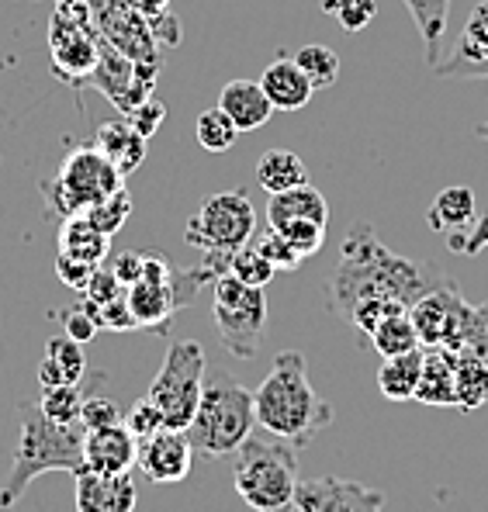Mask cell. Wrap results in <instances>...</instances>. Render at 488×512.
Here are the masks:
<instances>
[{
    "mask_svg": "<svg viewBox=\"0 0 488 512\" xmlns=\"http://www.w3.org/2000/svg\"><path fill=\"white\" fill-rule=\"evenodd\" d=\"M118 187H125V177L97 146L70 149L66 160L56 167V177L42 180L45 205L59 218L84 215L90 205H97V201H104L108 194H115Z\"/></svg>",
    "mask_w": 488,
    "mask_h": 512,
    "instance_id": "obj_6",
    "label": "cell"
},
{
    "mask_svg": "<svg viewBox=\"0 0 488 512\" xmlns=\"http://www.w3.org/2000/svg\"><path fill=\"white\" fill-rule=\"evenodd\" d=\"M236 135H239V128L232 125V118L225 115L219 104L201 111L198 125H194V139H198V146L208 149V153H225V149H232L236 146Z\"/></svg>",
    "mask_w": 488,
    "mask_h": 512,
    "instance_id": "obj_30",
    "label": "cell"
},
{
    "mask_svg": "<svg viewBox=\"0 0 488 512\" xmlns=\"http://www.w3.org/2000/svg\"><path fill=\"white\" fill-rule=\"evenodd\" d=\"M475 218H478L475 191L471 187H447V191L437 194L426 222H430L433 232H444L447 239H457V236H468Z\"/></svg>",
    "mask_w": 488,
    "mask_h": 512,
    "instance_id": "obj_21",
    "label": "cell"
},
{
    "mask_svg": "<svg viewBox=\"0 0 488 512\" xmlns=\"http://www.w3.org/2000/svg\"><path fill=\"white\" fill-rule=\"evenodd\" d=\"M295 63L302 66V73L309 77V84L315 90H326L336 84V77H340V56H336L329 45H302V49L295 52Z\"/></svg>",
    "mask_w": 488,
    "mask_h": 512,
    "instance_id": "obj_29",
    "label": "cell"
},
{
    "mask_svg": "<svg viewBox=\"0 0 488 512\" xmlns=\"http://www.w3.org/2000/svg\"><path fill=\"white\" fill-rule=\"evenodd\" d=\"M94 270L97 267H90V263H84V260H73V256L56 253V277L70 291H80V295H84V288H87V281H90V274H94Z\"/></svg>",
    "mask_w": 488,
    "mask_h": 512,
    "instance_id": "obj_44",
    "label": "cell"
},
{
    "mask_svg": "<svg viewBox=\"0 0 488 512\" xmlns=\"http://www.w3.org/2000/svg\"><path fill=\"white\" fill-rule=\"evenodd\" d=\"M77 512H132L139 488L132 474H97V471H77Z\"/></svg>",
    "mask_w": 488,
    "mask_h": 512,
    "instance_id": "obj_14",
    "label": "cell"
},
{
    "mask_svg": "<svg viewBox=\"0 0 488 512\" xmlns=\"http://www.w3.org/2000/svg\"><path fill=\"white\" fill-rule=\"evenodd\" d=\"M122 423L135 436V440H146V436H153V433H160V429H167V423H163V416H160V409H156V405L149 402V398L135 402L132 409H129V416H125Z\"/></svg>",
    "mask_w": 488,
    "mask_h": 512,
    "instance_id": "obj_40",
    "label": "cell"
},
{
    "mask_svg": "<svg viewBox=\"0 0 488 512\" xmlns=\"http://www.w3.org/2000/svg\"><path fill=\"white\" fill-rule=\"evenodd\" d=\"M94 146L115 163V170L122 173V177H132V173L142 167V160H146V139L135 132L125 115L108 118V122L97 125Z\"/></svg>",
    "mask_w": 488,
    "mask_h": 512,
    "instance_id": "obj_17",
    "label": "cell"
},
{
    "mask_svg": "<svg viewBox=\"0 0 488 512\" xmlns=\"http://www.w3.org/2000/svg\"><path fill=\"white\" fill-rule=\"evenodd\" d=\"M59 322H63V333H66V336H73V340H77V343H84V346H87L90 340H94V336H97V329H101V326H97V319L87 312L84 305H73V308H66V312L59 315Z\"/></svg>",
    "mask_w": 488,
    "mask_h": 512,
    "instance_id": "obj_43",
    "label": "cell"
},
{
    "mask_svg": "<svg viewBox=\"0 0 488 512\" xmlns=\"http://www.w3.org/2000/svg\"><path fill=\"white\" fill-rule=\"evenodd\" d=\"M454 357H478L488 364V305H471L457 343L450 346Z\"/></svg>",
    "mask_w": 488,
    "mask_h": 512,
    "instance_id": "obj_32",
    "label": "cell"
},
{
    "mask_svg": "<svg viewBox=\"0 0 488 512\" xmlns=\"http://www.w3.org/2000/svg\"><path fill=\"white\" fill-rule=\"evenodd\" d=\"M56 253L73 256V260H84L90 267H101L104 256H108V236H104L87 215H70V218H63V225H59Z\"/></svg>",
    "mask_w": 488,
    "mask_h": 512,
    "instance_id": "obj_22",
    "label": "cell"
},
{
    "mask_svg": "<svg viewBox=\"0 0 488 512\" xmlns=\"http://www.w3.org/2000/svg\"><path fill=\"white\" fill-rule=\"evenodd\" d=\"M257 426V412H253V391L239 384L232 374H212L205 378L201 388L198 409L187 426V440H191L198 457H225L236 454L246 443V436Z\"/></svg>",
    "mask_w": 488,
    "mask_h": 512,
    "instance_id": "obj_5",
    "label": "cell"
},
{
    "mask_svg": "<svg viewBox=\"0 0 488 512\" xmlns=\"http://www.w3.org/2000/svg\"><path fill=\"white\" fill-rule=\"evenodd\" d=\"M471 305L464 301V295L457 291L454 281H444L440 288L426 291L416 305L409 308V319L419 333V346H454L457 336L464 329Z\"/></svg>",
    "mask_w": 488,
    "mask_h": 512,
    "instance_id": "obj_10",
    "label": "cell"
},
{
    "mask_svg": "<svg viewBox=\"0 0 488 512\" xmlns=\"http://www.w3.org/2000/svg\"><path fill=\"white\" fill-rule=\"evenodd\" d=\"M125 118H129L132 128L142 135V139H153V135L160 132V125L167 122V104H163V101H156V97L149 94L146 101H142V104H135V108H132Z\"/></svg>",
    "mask_w": 488,
    "mask_h": 512,
    "instance_id": "obj_41",
    "label": "cell"
},
{
    "mask_svg": "<svg viewBox=\"0 0 488 512\" xmlns=\"http://www.w3.org/2000/svg\"><path fill=\"white\" fill-rule=\"evenodd\" d=\"M412 21H416V32L426 45V63L437 66L440 63V45L447 35V14H450V0H405Z\"/></svg>",
    "mask_w": 488,
    "mask_h": 512,
    "instance_id": "obj_26",
    "label": "cell"
},
{
    "mask_svg": "<svg viewBox=\"0 0 488 512\" xmlns=\"http://www.w3.org/2000/svg\"><path fill=\"white\" fill-rule=\"evenodd\" d=\"M39 405L49 419L56 423H80V409H84V395L77 384H56V388H42Z\"/></svg>",
    "mask_w": 488,
    "mask_h": 512,
    "instance_id": "obj_34",
    "label": "cell"
},
{
    "mask_svg": "<svg viewBox=\"0 0 488 512\" xmlns=\"http://www.w3.org/2000/svg\"><path fill=\"white\" fill-rule=\"evenodd\" d=\"M322 11H326L347 35H357L374 21L378 0H322Z\"/></svg>",
    "mask_w": 488,
    "mask_h": 512,
    "instance_id": "obj_36",
    "label": "cell"
},
{
    "mask_svg": "<svg viewBox=\"0 0 488 512\" xmlns=\"http://www.w3.org/2000/svg\"><path fill=\"white\" fill-rule=\"evenodd\" d=\"M250 243L257 246V250L264 253L270 263H274L277 274H291V270L302 267V256H298L295 246H291L288 239L281 236V232L270 229V225H267V232H253Z\"/></svg>",
    "mask_w": 488,
    "mask_h": 512,
    "instance_id": "obj_38",
    "label": "cell"
},
{
    "mask_svg": "<svg viewBox=\"0 0 488 512\" xmlns=\"http://www.w3.org/2000/svg\"><path fill=\"white\" fill-rule=\"evenodd\" d=\"M84 215L97 225V229L104 232V236L111 239L115 232H122V225L129 222V215H132V198H129V191H125V187H118L115 194H108L104 201L90 205Z\"/></svg>",
    "mask_w": 488,
    "mask_h": 512,
    "instance_id": "obj_35",
    "label": "cell"
},
{
    "mask_svg": "<svg viewBox=\"0 0 488 512\" xmlns=\"http://www.w3.org/2000/svg\"><path fill=\"white\" fill-rule=\"evenodd\" d=\"M111 270H115V277L125 284V288L135 281H142V253H135V250L118 253L115 260H111Z\"/></svg>",
    "mask_w": 488,
    "mask_h": 512,
    "instance_id": "obj_46",
    "label": "cell"
},
{
    "mask_svg": "<svg viewBox=\"0 0 488 512\" xmlns=\"http://www.w3.org/2000/svg\"><path fill=\"white\" fill-rule=\"evenodd\" d=\"M219 108L232 118V125L239 132H253V128H264L274 115V104L267 101L260 80H229L219 94Z\"/></svg>",
    "mask_w": 488,
    "mask_h": 512,
    "instance_id": "obj_18",
    "label": "cell"
},
{
    "mask_svg": "<svg viewBox=\"0 0 488 512\" xmlns=\"http://www.w3.org/2000/svg\"><path fill=\"white\" fill-rule=\"evenodd\" d=\"M423 357H426V346H416V350L399 353V357H385V364L378 371V388L388 402H409V398H416Z\"/></svg>",
    "mask_w": 488,
    "mask_h": 512,
    "instance_id": "obj_24",
    "label": "cell"
},
{
    "mask_svg": "<svg viewBox=\"0 0 488 512\" xmlns=\"http://www.w3.org/2000/svg\"><path fill=\"white\" fill-rule=\"evenodd\" d=\"M215 291V329H219V343L232 357L253 360L264 340L267 326V295L264 288H250V284L236 281L232 274H222L212 284Z\"/></svg>",
    "mask_w": 488,
    "mask_h": 512,
    "instance_id": "obj_9",
    "label": "cell"
},
{
    "mask_svg": "<svg viewBox=\"0 0 488 512\" xmlns=\"http://www.w3.org/2000/svg\"><path fill=\"white\" fill-rule=\"evenodd\" d=\"M97 322H101V329H111V333H132L135 319L129 312V301H125V295L108 301V305H101V319Z\"/></svg>",
    "mask_w": 488,
    "mask_h": 512,
    "instance_id": "obj_45",
    "label": "cell"
},
{
    "mask_svg": "<svg viewBox=\"0 0 488 512\" xmlns=\"http://www.w3.org/2000/svg\"><path fill=\"white\" fill-rule=\"evenodd\" d=\"M201 388H205V350L194 340H177L170 343L146 398L160 409L167 429H184L187 433L194 409H198Z\"/></svg>",
    "mask_w": 488,
    "mask_h": 512,
    "instance_id": "obj_7",
    "label": "cell"
},
{
    "mask_svg": "<svg viewBox=\"0 0 488 512\" xmlns=\"http://www.w3.org/2000/svg\"><path fill=\"white\" fill-rule=\"evenodd\" d=\"M433 73L444 80H471L488 77V0H478L457 35L454 49L440 56Z\"/></svg>",
    "mask_w": 488,
    "mask_h": 512,
    "instance_id": "obj_12",
    "label": "cell"
},
{
    "mask_svg": "<svg viewBox=\"0 0 488 512\" xmlns=\"http://www.w3.org/2000/svg\"><path fill=\"white\" fill-rule=\"evenodd\" d=\"M478 135H482V139L488 142V122H485V125H478Z\"/></svg>",
    "mask_w": 488,
    "mask_h": 512,
    "instance_id": "obj_47",
    "label": "cell"
},
{
    "mask_svg": "<svg viewBox=\"0 0 488 512\" xmlns=\"http://www.w3.org/2000/svg\"><path fill=\"white\" fill-rule=\"evenodd\" d=\"M257 232V212L246 187L222 194H208L198 212L187 218L184 243L198 253H236Z\"/></svg>",
    "mask_w": 488,
    "mask_h": 512,
    "instance_id": "obj_8",
    "label": "cell"
},
{
    "mask_svg": "<svg viewBox=\"0 0 488 512\" xmlns=\"http://www.w3.org/2000/svg\"><path fill=\"white\" fill-rule=\"evenodd\" d=\"M367 340H371V346L381 353V357H399V353L416 350L419 333H416V326H412L409 312H399V315H388Z\"/></svg>",
    "mask_w": 488,
    "mask_h": 512,
    "instance_id": "obj_28",
    "label": "cell"
},
{
    "mask_svg": "<svg viewBox=\"0 0 488 512\" xmlns=\"http://www.w3.org/2000/svg\"><path fill=\"white\" fill-rule=\"evenodd\" d=\"M153 485H174L191 474L194 447L184 429H160V433L139 440V461H135Z\"/></svg>",
    "mask_w": 488,
    "mask_h": 512,
    "instance_id": "obj_13",
    "label": "cell"
},
{
    "mask_svg": "<svg viewBox=\"0 0 488 512\" xmlns=\"http://www.w3.org/2000/svg\"><path fill=\"white\" fill-rule=\"evenodd\" d=\"M87 378V353L84 343L73 336H52L45 343V360L39 364V384L42 388H56V384H80Z\"/></svg>",
    "mask_w": 488,
    "mask_h": 512,
    "instance_id": "obj_19",
    "label": "cell"
},
{
    "mask_svg": "<svg viewBox=\"0 0 488 512\" xmlns=\"http://www.w3.org/2000/svg\"><path fill=\"white\" fill-rule=\"evenodd\" d=\"M295 512H385V495L360 481L319 474L298 481Z\"/></svg>",
    "mask_w": 488,
    "mask_h": 512,
    "instance_id": "obj_11",
    "label": "cell"
},
{
    "mask_svg": "<svg viewBox=\"0 0 488 512\" xmlns=\"http://www.w3.org/2000/svg\"><path fill=\"white\" fill-rule=\"evenodd\" d=\"M260 87H264L267 101L274 104V111H302L315 94V87L302 73V66L288 56H277L274 63L260 73Z\"/></svg>",
    "mask_w": 488,
    "mask_h": 512,
    "instance_id": "obj_16",
    "label": "cell"
},
{
    "mask_svg": "<svg viewBox=\"0 0 488 512\" xmlns=\"http://www.w3.org/2000/svg\"><path fill=\"white\" fill-rule=\"evenodd\" d=\"M125 419L122 405L108 395H87L84 398V409H80V426L87 429H104V426H118Z\"/></svg>",
    "mask_w": 488,
    "mask_h": 512,
    "instance_id": "obj_39",
    "label": "cell"
},
{
    "mask_svg": "<svg viewBox=\"0 0 488 512\" xmlns=\"http://www.w3.org/2000/svg\"><path fill=\"white\" fill-rule=\"evenodd\" d=\"M457 367V398L454 405L464 412H475L488 402V364L478 357H454Z\"/></svg>",
    "mask_w": 488,
    "mask_h": 512,
    "instance_id": "obj_27",
    "label": "cell"
},
{
    "mask_svg": "<svg viewBox=\"0 0 488 512\" xmlns=\"http://www.w3.org/2000/svg\"><path fill=\"white\" fill-rule=\"evenodd\" d=\"M270 229L281 232V236L295 246L302 260L315 256L322 250V243H326V222H312V218H288V222H277V225H270Z\"/></svg>",
    "mask_w": 488,
    "mask_h": 512,
    "instance_id": "obj_33",
    "label": "cell"
},
{
    "mask_svg": "<svg viewBox=\"0 0 488 512\" xmlns=\"http://www.w3.org/2000/svg\"><path fill=\"white\" fill-rule=\"evenodd\" d=\"M229 274L236 277V281L250 284V288H267V284L274 281L277 270H274V263L257 250V246L246 243L229 256Z\"/></svg>",
    "mask_w": 488,
    "mask_h": 512,
    "instance_id": "obj_31",
    "label": "cell"
},
{
    "mask_svg": "<svg viewBox=\"0 0 488 512\" xmlns=\"http://www.w3.org/2000/svg\"><path fill=\"white\" fill-rule=\"evenodd\" d=\"M457 398V367L447 346H426L423 374L416 384V402L423 405H454Z\"/></svg>",
    "mask_w": 488,
    "mask_h": 512,
    "instance_id": "obj_20",
    "label": "cell"
},
{
    "mask_svg": "<svg viewBox=\"0 0 488 512\" xmlns=\"http://www.w3.org/2000/svg\"><path fill=\"white\" fill-rule=\"evenodd\" d=\"M298 481V447L281 436L250 433L236 450L232 485L253 512H295Z\"/></svg>",
    "mask_w": 488,
    "mask_h": 512,
    "instance_id": "obj_4",
    "label": "cell"
},
{
    "mask_svg": "<svg viewBox=\"0 0 488 512\" xmlns=\"http://www.w3.org/2000/svg\"><path fill=\"white\" fill-rule=\"evenodd\" d=\"M288 218H312V222H326L329 225V205L322 198L319 187H312L309 180L291 191L270 194L267 201V225L288 222Z\"/></svg>",
    "mask_w": 488,
    "mask_h": 512,
    "instance_id": "obj_23",
    "label": "cell"
},
{
    "mask_svg": "<svg viewBox=\"0 0 488 512\" xmlns=\"http://www.w3.org/2000/svg\"><path fill=\"white\" fill-rule=\"evenodd\" d=\"M18 447H14L11 474L0 485V512L14 509L21 495L28 492L39 474L49 471H84V436L87 429L80 423H56L42 412L39 398H28L18 405Z\"/></svg>",
    "mask_w": 488,
    "mask_h": 512,
    "instance_id": "obj_3",
    "label": "cell"
},
{
    "mask_svg": "<svg viewBox=\"0 0 488 512\" xmlns=\"http://www.w3.org/2000/svg\"><path fill=\"white\" fill-rule=\"evenodd\" d=\"M309 180V170H305V160L291 149H267L257 160V184L264 187L267 194H281L291 191V187L305 184Z\"/></svg>",
    "mask_w": 488,
    "mask_h": 512,
    "instance_id": "obj_25",
    "label": "cell"
},
{
    "mask_svg": "<svg viewBox=\"0 0 488 512\" xmlns=\"http://www.w3.org/2000/svg\"><path fill=\"white\" fill-rule=\"evenodd\" d=\"M139 461V440L125 429V423L118 426H104V429H90L84 436V468L97 474H129Z\"/></svg>",
    "mask_w": 488,
    "mask_h": 512,
    "instance_id": "obj_15",
    "label": "cell"
},
{
    "mask_svg": "<svg viewBox=\"0 0 488 512\" xmlns=\"http://www.w3.org/2000/svg\"><path fill=\"white\" fill-rule=\"evenodd\" d=\"M399 312H409V308H405L402 301H392V298H364V301H357V305L350 308L347 322L357 329L360 336H371L374 329H378L381 322L388 319V315H399Z\"/></svg>",
    "mask_w": 488,
    "mask_h": 512,
    "instance_id": "obj_37",
    "label": "cell"
},
{
    "mask_svg": "<svg viewBox=\"0 0 488 512\" xmlns=\"http://www.w3.org/2000/svg\"><path fill=\"white\" fill-rule=\"evenodd\" d=\"M447 277L416 260L392 253L367 222H357L340 246V263L329 274L326 298L329 312L347 319L350 308L364 298H392L412 308L426 291L440 288Z\"/></svg>",
    "mask_w": 488,
    "mask_h": 512,
    "instance_id": "obj_1",
    "label": "cell"
},
{
    "mask_svg": "<svg viewBox=\"0 0 488 512\" xmlns=\"http://www.w3.org/2000/svg\"><path fill=\"white\" fill-rule=\"evenodd\" d=\"M125 291H129V288H125V284L118 281L115 270H111V267H97L94 274H90L87 288H84V298L94 301V305L101 308V305H108V301L122 298Z\"/></svg>",
    "mask_w": 488,
    "mask_h": 512,
    "instance_id": "obj_42",
    "label": "cell"
},
{
    "mask_svg": "<svg viewBox=\"0 0 488 512\" xmlns=\"http://www.w3.org/2000/svg\"><path fill=\"white\" fill-rule=\"evenodd\" d=\"M253 412L264 433L281 436L291 447H309L333 423V405L312 388L309 364L298 350H284L274 357L270 374L253 391Z\"/></svg>",
    "mask_w": 488,
    "mask_h": 512,
    "instance_id": "obj_2",
    "label": "cell"
}]
</instances>
